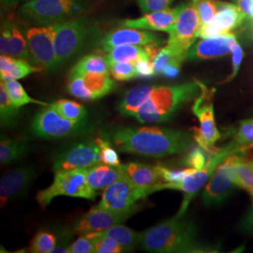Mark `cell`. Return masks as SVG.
<instances>
[{
	"mask_svg": "<svg viewBox=\"0 0 253 253\" xmlns=\"http://www.w3.org/2000/svg\"><path fill=\"white\" fill-rule=\"evenodd\" d=\"M111 140L121 152L152 158L184 153L194 144L188 131L158 126L120 127L111 134Z\"/></svg>",
	"mask_w": 253,
	"mask_h": 253,
	"instance_id": "1",
	"label": "cell"
},
{
	"mask_svg": "<svg viewBox=\"0 0 253 253\" xmlns=\"http://www.w3.org/2000/svg\"><path fill=\"white\" fill-rule=\"evenodd\" d=\"M195 223L183 217H174L141 233V248L148 253H217L215 247L197 240Z\"/></svg>",
	"mask_w": 253,
	"mask_h": 253,
	"instance_id": "2",
	"label": "cell"
},
{
	"mask_svg": "<svg viewBox=\"0 0 253 253\" xmlns=\"http://www.w3.org/2000/svg\"><path fill=\"white\" fill-rule=\"evenodd\" d=\"M199 81L176 85H154L147 100L138 109L134 118L140 123H162L170 120L181 106L197 97Z\"/></svg>",
	"mask_w": 253,
	"mask_h": 253,
	"instance_id": "3",
	"label": "cell"
},
{
	"mask_svg": "<svg viewBox=\"0 0 253 253\" xmlns=\"http://www.w3.org/2000/svg\"><path fill=\"white\" fill-rule=\"evenodd\" d=\"M90 7L91 0H28L19 12L38 26H49L81 17Z\"/></svg>",
	"mask_w": 253,
	"mask_h": 253,
	"instance_id": "4",
	"label": "cell"
},
{
	"mask_svg": "<svg viewBox=\"0 0 253 253\" xmlns=\"http://www.w3.org/2000/svg\"><path fill=\"white\" fill-rule=\"evenodd\" d=\"M239 152H245L234 140L229 143L228 145L218 148L217 152L211 154L210 158L208 160V163L205 165L204 168L196 170L186 176L183 180L179 182H165L159 184L155 187L154 192L157 190H181L184 193V198L182 201L180 208L175 215V217H183L188 209L191 200L208 182L212 174L216 171L217 166L222 163L227 157ZM246 153V152H245Z\"/></svg>",
	"mask_w": 253,
	"mask_h": 253,
	"instance_id": "5",
	"label": "cell"
},
{
	"mask_svg": "<svg viewBox=\"0 0 253 253\" xmlns=\"http://www.w3.org/2000/svg\"><path fill=\"white\" fill-rule=\"evenodd\" d=\"M53 26L54 44L58 67L81 52L90 38L92 27L86 18L77 17Z\"/></svg>",
	"mask_w": 253,
	"mask_h": 253,
	"instance_id": "6",
	"label": "cell"
},
{
	"mask_svg": "<svg viewBox=\"0 0 253 253\" xmlns=\"http://www.w3.org/2000/svg\"><path fill=\"white\" fill-rule=\"evenodd\" d=\"M86 172L87 168L55 172L51 186L38 192L37 202L42 208H46L55 197L62 195L86 200L96 199V190L89 186L86 179Z\"/></svg>",
	"mask_w": 253,
	"mask_h": 253,
	"instance_id": "7",
	"label": "cell"
},
{
	"mask_svg": "<svg viewBox=\"0 0 253 253\" xmlns=\"http://www.w3.org/2000/svg\"><path fill=\"white\" fill-rule=\"evenodd\" d=\"M200 85L201 92L199 97L194 101L192 112L198 118L201 126L200 128L195 126L191 128L192 136L194 142L206 152L211 155L218 150V148L215 147V145L221 137L216 125L214 115L213 97L215 89H208L201 82Z\"/></svg>",
	"mask_w": 253,
	"mask_h": 253,
	"instance_id": "8",
	"label": "cell"
},
{
	"mask_svg": "<svg viewBox=\"0 0 253 253\" xmlns=\"http://www.w3.org/2000/svg\"><path fill=\"white\" fill-rule=\"evenodd\" d=\"M199 27V14L195 3L182 4L174 24L167 31L169 39L166 46L173 53L187 59L188 52L197 39Z\"/></svg>",
	"mask_w": 253,
	"mask_h": 253,
	"instance_id": "9",
	"label": "cell"
},
{
	"mask_svg": "<svg viewBox=\"0 0 253 253\" xmlns=\"http://www.w3.org/2000/svg\"><path fill=\"white\" fill-rule=\"evenodd\" d=\"M245 156V152L235 153L217 166L203 191V202L207 207H216L222 204L234 190L235 166Z\"/></svg>",
	"mask_w": 253,
	"mask_h": 253,
	"instance_id": "10",
	"label": "cell"
},
{
	"mask_svg": "<svg viewBox=\"0 0 253 253\" xmlns=\"http://www.w3.org/2000/svg\"><path fill=\"white\" fill-rule=\"evenodd\" d=\"M148 195L147 190L136 186L123 174L103 190L98 206L116 213H134L137 210L136 203Z\"/></svg>",
	"mask_w": 253,
	"mask_h": 253,
	"instance_id": "11",
	"label": "cell"
},
{
	"mask_svg": "<svg viewBox=\"0 0 253 253\" xmlns=\"http://www.w3.org/2000/svg\"><path fill=\"white\" fill-rule=\"evenodd\" d=\"M83 123L64 118L49 104L37 113L31 124V132L42 139H61L80 132Z\"/></svg>",
	"mask_w": 253,
	"mask_h": 253,
	"instance_id": "12",
	"label": "cell"
},
{
	"mask_svg": "<svg viewBox=\"0 0 253 253\" xmlns=\"http://www.w3.org/2000/svg\"><path fill=\"white\" fill-rule=\"evenodd\" d=\"M33 65L52 72L57 70L58 63L54 44L53 26H37L25 32Z\"/></svg>",
	"mask_w": 253,
	"mask_h": 253,
	"instance_id": "13",
	"label": "cell"
},
{
	"mask_svg": "<svg viewBox=\"0 0 253 253\" xmlns=\"http://www.w3.org/2000/svg\"><path fill=\"white\" fill-rule=\"evenodd\" d=\"M101 163L100 146L95 140L73 145L58 154L54 162V172L89 168Z\"/></svg>",
	"mask_w": 253,
	"mask_h": 253,
	"instance_id": "14",
	"label": "cell"
},
{
	"mask_svg": "<svg viewBox=\"0 0 253 253\" xmlns=\"http://www.w3.org/2000/svg\"><path fill=\"white\" fill-rule=\"evenodd\" d=\"M115 88V82L110 74L85 73L69 76L68 92L82 100H97L105 97Z\"/></svg>",
	"mask_w": 253,
	"mask_h": 253,
	"instance_id": "15",
	"label": "cell"
},
{
	"mask_svg": "<svg viewBox=\"0 0 253 253\" xmlns=\"http://www.w3.org/2000/svg\"><path fill=\"white\" fill-rule=\"evenodd\" d=\"M162 42L163 39L150 30L124 27L105 34L100 39L97 49L100 53H106L117 46H159Z\"/></svg>",
	"mask_w": 253,
	"mask_h": 253,
	"instance_id": "16",
	"label": "cell"
},
{
	"mask_svg": "<svg viewBox=\"0 0 253 253\" xmlns=\"http://www.w3.org/2000/svg\"><path fill=\"white\" fill-rule=\"evenodd\" d=\"M246 15L234 4L217 1V11L214 19L208 25L199 27L197 38L208 39L231 33L240 27Z\"/></svg>",
	"mask_w": 253,
	"mask_h": 253,
	"instance_id": "17",
	"label": "cell"
},
{
	"mask_svg": "<svg viewBox=\"0 0 253 253\" xmlns=\"http://www.w3.org/2000/svg\"><path fill=\"white\" fill-rule=\"evenodd\" d=\"M133 213H116L99 206L91 208L82 216L74 224L73 230L76 234L84 235L91 233L102 232L111 227L124 222Z\"/></svg>",
	"mask_w": 253,
	"mask_h": 253,
	"instance_id": "18",
	"label": "cell"
},
{
	"mask_svg": "<svg viewBox=\"0 0 253 253\" xmlns=\"http://www.w3.org/2000/svg\"><path fill=\"white\" fill-rule=\"evenodd\" d=\"M35 176V168L31 165L21 166L3 175L0 180L1 207L3 208L9 201L21 196L31 185Z\"/></svg>",
	"mask_w": 253,
	"mask_h": 253,
	"instance_id": "19",
	"label": "cell"
},
{
	"mask_svg": "<svg viewBox=\"0 0 253 253\" xmlns=\"http://www.w3.org/2000/svg\"><path fill=\"white\" fill-rule=\"evenodd\" d=\"M235 42L236 38L233 33L202 39L190 47L187 54V60L200 61L225 55L232 51Z\"/></svg>",
	"mask_w": 253,
	"mask_h": 253,
	"instance_id": "20",
	"label": "cell"
},
{
	"mask_svg": "<svg viewBox=\"0 0 253 253\" xmlns=\"http://www.w3.org/2000/svg\"><path fill=\"white\" fill-rule=\"evenodd\" d=\"M181 9L182 5H179L173 9L168 8L148 12L139 18L124 20L121 25L123 27H131L136 29L167 32L169 28L174 24Z\"/></svg>",
	"mask_w": 253,
	"mask_h": 253,
	"instance_id": "21",
	"label": "cell"
},
{
	"mask_svg": "<svg viewBox=\"0 0 253 253\" xmlns=\"http://www.w3.org/2000/svg\"><path fill=\"white\" fill-rule=\"evenodd\" d=\"M0 53L25 59L33 64L26 35L13 23H4L1 27Z\"/></svg>",
	"mask_w": 253,
	"mask_h": 253,
	"instance_id": "22",
	"label": "cell"
},
{
	"mask_svg": "<svg viewBox=\"0 0 253 253\" xmlns=\"http://www.w3.org/2000/svg\"><path fill=\"white\" fill-rule=\"evenodd\" d=\"M123 174L136 186L153 193L157 185L164 183L162 166H150L140 163H128L121 165Z\"/></svg>",
	"mask_w": 253,
	"mask_h": 253,
	"instance_id": "23",
	"label": "cell"
},
{
	"mask_svg": "<svg viewBox=\"0 0 253 253\" xmlns=\"http://www.w3.org/2000/svg\"><path fill=\"white\" fill-rule=\"evenodd\" d=\"M157 45H120L109 50L104 55L108 65L118 62L135 64L140 60H153L160 50Z\"/></svg>",
	"mask_w": 253,
	"mask_h": 253,
	"instance_id": "24",
	"label": "cell"
},
{
	"mask_svg": "<svg viewBox=\"0 0 253 253\" xmlns=\"http://www.w3.org/2000/svg\"><path fill=\"white\" fill-rule=\"evenodd\" d=\"M43 71L42 68L35 66L25 59L13 57L8 54L0 55V77L1 81L20 80L32 73Z\"/></svg>",
	"mask_w": 253,
	"mask_h": 253,
	"instance_id": "25",
	"label": "cell"
},
{
	"mask_svg": "<svg viewBox=\"0 0 253 253\" xmlns=\"http://www.w3.org/2000/svg\"><path fill=\"white\" fill-rule=\"evenodd\" d=\"M123 176L121 164L118 166L100 163L87 168L86 179L94 190H104Z\"/></svg>",
	"mask_w": 253,
	"mask_h": 253,
	"instance_id": "26",
	"label": "cell"
},
{
	"mask_svg": "<svg viewBox=\"0 0 253 253\" xmlns=\"http://www.w3.org/2000/svg\"><path fill=\"white\" fill-rule=\"evenodd\" d=\"M153 87L151 84H141L127 91L118 105V112L125 117L134 118L136 112L147 100Z\"/></svg>",
	"mask_w": 253,
	"mask_h": 253,
	"instance_id": "27",
	"label": "cell"
},
{
	"mask_svg": "<svg viewBox=\"0 0 253 253\" xmlns=\"http://www.w3.org/2000/svg\"><path fill=\"white\" fill-rule=\"evenodd\" d=\"M85 73H100L111 74L108 63L104 55L100 54H87L74 65L69 76L82 75Z\"/></svg>",
	"mask_w": 253,
	"mask_h": 253,
	"instance_id": "28",
	"label": "cell"
},
{
	"mask_svg": "<svg viewBox=\"0 0 253 253\" xmlns=\"http://www.w3.org/2000/svg\"><path fill=\"white\" fill-rule=\"evenodd\" d=\"M102 233L116 240L122 248L123 252L132 251L133 249H135L137 245H140L141 241V233H137L135 231L120 224L104 230L102 231Z\"/></svg>",
	"mask_w": 253,
	"mask_h": 253,
	"instance_id": "29",
	"label": "cell"
},
{
	"mask_svg": "<svg viewBox=\"0 0 253 253\" xmlns=\"http://www.w3.org/2000/svg\"><path fill=\"white\" fill-rule=\"evenodd\" d=\"M62 117L73 122H84L86 110L76 101L71 100H58L50 104Z\"/></svg>",
	"mask_w": 253,
	"mask_h": 253,
	"instance_id": "30",
	"label": "cell"
},
{
	"mask_svg": "<svg viewBox=\"0 0 253 253\" xmlns=\"http://www.w3.org/2000/svg\"><path fill=\"white\" fill-rule=\"evenodd\" d=\"M6 89L8 91L9 99L12 104L17 109H20L29 103H36L42 106H48L49 103L43 101L35 100L31 98L23 85L19 83L18 80H11V81L4 82Z\"/></svg>",
	"mask_w": 253,
	"mask_h": 253,
	"instance_id": "31",
	"label": "cell"
},
{
	"mask_svg": "<svg viewBox=\"0 0 253 253\" xmlns=\"http://www.w3.org/2000/svg\"><path fill=\"white\" fill-rule=\"evenodd\" d=\"M28 152L27 144L11 141L6 138L1 139L0 143V163L9 164L24 157Z\"/></svg>",
	"mask_w": 253,
	"mask_h": 253,
	"instance_id": "32",
	"label": "cell"
},
{
	"mask_svg": "<svg viewBox=\"0 0 253 253\" xmlns=\"http://www.w3.org/2000/svg\"><path fill=\"white\" fill-rule=\"evenodd\" d=\"M236 187L246 190L252 197L253 205V168L252 161H246L245 156L235 166Z\"/></svg>",
	"mask_w": 253,
	"mask_h": 253,
	"instance_id": "33",
	"label": "cell"
},
{
	"mask_svg": "<svg viewBox=\"0 0 253 253\" xmlns=\"http://www.w3.org/2000/svg\"><path fill=\"white\" fill-rule=\"evenodd\" d=\"M19 109L16 108L9 99L4 82L0 84V121L1 126H9L15 124L18 117Z\"/></svg>",
	"mask_w": 253,
	"mask_h": 253,
	"instance_id": "34",
	"label": "cell"
},
{
	"mask_svg": "<svg viewBox=\"0 0 253 253\" xmlns=\"http://www.w3.org/2000/svg\"><path fill=\"white\" fill-rule=\"evenodd\" d=\"M56 236L52 233L40 231L33 237L27 252L32 253H52L56 244Z\"/></svg>",
	"mask_w": 253,
	"mask_h": 253,
	"instance_id": "35",
	"label": "cell"
},
{
	"mask_svg": "<svg viewBox=\"0 0 253 253\" xmlns=\"http://www.w3.org/2000/svg\"><path fill=\"white\" fill-rule=\"evenodd\" d=\"M234 141L240 145L245 152L253 148V118L245 119L238 123L234 136Z\"/></svg>",
	"mask_w": 253,
	"mask_h": 253,
	"instance_id": "36",
	"label": "cell"
},
{
	"mask_svg": "<svg viewBox=\"0 0 253 253\" xmlns=\"http://www.w3.org/2000/svg\"><path fill=\"white\" fill-rule=\"evenodd\" d=\"M87 235L93 240L95 253H119L123 252L122 248L116 240L108 235H104L102 232L91 233Z\"/></svg>",
	"mask_w": 253,
	"mask_h": 253,
	"instance_id": "37",
	"label": "cell"
},
{
	"mask_svg": "<svg viewBox=\"0 0 253 253\" xmlns=\"http://www.w3.org/2000/svg\"><path fill=\"white\" fill-rule=\"evenodd\" d=\"M186 59L183 58L182 56H179L178 54L173 53L172 50L168 47L165 46L163 49H161L156 56L154 57L152 62H153L154 73L155 76L162 75L163 70L169 64L171 63H180Z\"/></svg>",
	"mask_w": 253,
	"mask_h": 253,
	"instance_id": "38",
	"label": "cell"
},
{
	"mask_svg": "<svg viewBox=\"0 0 253 253\" xmlns=\"http://www.w3.org/2000/svg\"><path fill=\"white\" fill-rule=\"evenodd\" d=\"M111 75L118 81H128L137 78L135 64L118 62L109 65Z\"/></svg>",
	"mask_w": 253,
	"mask_h": 253,
	"instance_id": "39",
	"label": "cell"
},
{
	"mask_svg": "<svg viewBox=\"0 0 253 253\" xmlns=\"http://www.w3.org/2000/svg\"><path fill=\"white\" fill-rule=\"evenodd\" d=\"M200 18V27L208 25L216 16L217 1L216 0H200L195 3Z\"/></svg>",
	"mask_w": 253,
	"mask_h": 253,
	"instance_id": "40",
	"label": "cell"
},
{
	"mask_svg": "<svg viewBox=\"0 0 253 253\" xmlns=\"http://www.w3.org/2000/svg\"><path fill=\"white\" fill-rule=\"evenodd\" d=\"M206 151L202 147H192L189 153L184 159V164L188 167L200 170L205 167V165L208 163Z\"/></svg>",
	"mask_w": 253,
	"mask_h": 253,
	"instance_id": "41",
	"label": "cell"
},
{
	"mask_svg": "<svg viewBox=\"0 0 253 253\" xmlns=\"http://www.w3.org/2000/svg\"><path fill=\"white\" fill-rule=\"evenodd\" d=\"M97 141L100 146L101 163L113 166L120 165L118 152L112 147L110 142L102 138H97Z\"/></svg>",
	"mask_w": 253,
	"mask_h": 253,
	"instance_id": "42",
	"label": "cell"
},
{
	"mask_svg": "<svg viewBox=\"0 0 253 253\" xmlns=\"http://www.w3.org/2000/svg\"><path fill=\"white\" fill-rule=\"evenodd\" d=\"M142 12L148 13L157 10L168 9L173 0H137Z\"/></svg>",
	"mask_w": 253,
	"mask_h": 253,
	"instance_id": "43",
	"label": "cell"
},
{
	"mask_svg": "<svg viewBox=\"0 0 253 253\" xmlns=\"http://www.w3.org/2000/svg\"><path fill=\"white\" fill-rule=\"evenodd\" d=\"M94 253L93 240L87 235H82L76 239L69 248V253Z\"/></svg>",
	"mask_w": 253,
	"mask_h": 253,
	"instance_id": "44",
	"label": "cell"
},
{
	"mask_svg": "<svg viewBox=\"0 0 253 253\" xmlns=\"http://www.w3.org/2000/svg\"><path fill=\"white\" fill-rule=\"evenodd\" d=\"M195 171H196V169H193L190 167L183 169V170H178V171H172L166 167L162 166V174H163L164 183L165 182H179Z\"/></svg>",
	"mask_w": 253,
	"mask_h": 253,
	"instance_id": "45",
	"label": "cell"
},
{
	"mask_svg": "<svg viewBox=\"0 0 253 253\" xmlns=\"http://www.w3.org/2000/svg\"><path fill=\"white\" fill-rule=\"evenodd\" d=\"M73 233L69 230L64 229L58 235H56V244L53 250V253H69V248L73 238Z\"/></svg>",
	"mask_w": 253,
	"mask_h": 253,
	"instance_id": "46",
	"label": "cell"
},
{
	"mask_svg": "<svg viewBox=\"0 0 253 253\" xmlns=\"http://www.w3.org/2000/svg\"><path fill=\"white\" fill-rule=\"evenodd\" d=\"M232 53H233V56H232V64H233V70H232V73L231 74L227 77L226 79L222 83H227V82L232 81L235 76L237 75L238 71H239V68H240V65L242 62V59H243V50H242V47L235 42L234 46H233V49H232Z\"/></svg>",
	"mask_w": 253,
	"mask_h": 253,
	"instance_id": "47",
	"label": "cell"
},
{
	"mask_svg": "<svg viewBox=\"0 0 253 253\" xmlns=\"http://www.w3.org/2000/svg\"><path fill=\"white\" fill-rule=\"evenodd\" d=\"M137 77L148 78L155 76L154 73L153 62L152 60H140L135 63Z\"/></svg>",
	"mask_w": 253,
	"mask_h": 253,
	"instance_id": "48",
	"label": "cell"
},
{
	"mask_svg": "<svg viewBox=\"0 0 253 253\" xmlns=\"http://www.w3.org/2000/svg\"><path fill=\"white\" fill-rule=\"evenodd\" d=\"M239 230L245 234L253 235V208L250 212L245 216L243 220L239 225Z\"/></svg>",
	"mask_w": 253,
	"mask_h": 253,
	"instance_id": "49",
	"label": "cell"
},
{
	"mask_svg": "<svg viewBox=\"0 0 253 253\" xmlns=\"http://www.w3.org/2000/svg\"><path fill=\"white\" fill-rule=\"evenodd\" d=\"M238 7L250 19L253 28V0H238Z\"/></svg>",
	"mask_w": 253,
	"mask_h": 253,
	"instance_id": "50",
	"label": "cell"
},
{
	"mask_svg": "<svg viewBox=\"0 0 253 253\" xmlns=\"http://www.w3.org/2000/svg\"><path fill=\"white\" fill-rule=\"evenodd\" d=\"M180 63L169 64L163 69L162 75L167 78H175L180 73Z\"/></svg>",
	"mask_w": 253,
	"mask_h": 253,
	"instance_id": "51",
	"label": "cell"
},
{
	"mask_svg": "<svg viewBox=\"0 0 253 253\" xmlns=\"http://www.w3.org/2000/svg\"><path fill=\"white\" fill-rule=\"evenodd\" d=\"M28 0H1V3L6 8H12L14 6H17L19 3L27 2Z\"/></svg>",
	"mask_w": 253,
	"mask_h": 253,
	"instance_id": "52",
	"label": "cell"
},
{
	"mask_svg": "<svg viewBox=\"0 0 253 253\" xmlns=\"http://www.w3.org/2000/svg\"><path fill=\"white\" fill-rule=\"evenodd\" d=\"M198 1H200V0H192V2H193V3H197Z\"/></svg>",
	"mask_w": 253,
	"mask_h": 253,
	"instance_id": "53",
	"label": "cell"
},
{
	"mask_svg": "<svg viewBox=\"0 0 253 253\" xmlns=\"http://www.w3.org/2000/svg\"><path fill=\"white\" fill-rule=\"evenodd\" d=\"M251 161H252V160H251ZM252 163H253V161H252Z\"/></svg>",
	"mask_w": 253,
	"mask_h": 253,
	"instance_id": "54",
	"label": "cell"
},
{
	"mask_svg": "<svg viewBox=\"0 0 253 253\" xmlns=\"http://www.w3.org/2000/svg\"><path fill=\"white\" fill-rule=\"evenodd\" d=\"M252 161H253V159H252Z\"/></svg>",
	"mask_w": 253,
	"mask_h": 253,
	"instance_id": "55",
	"label": "cell"
}]
</instances>
